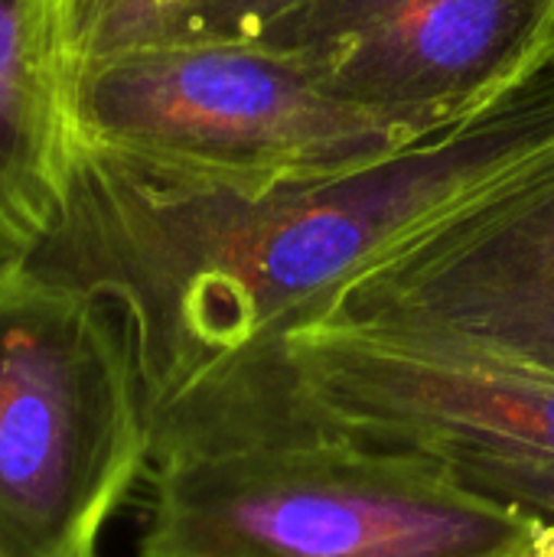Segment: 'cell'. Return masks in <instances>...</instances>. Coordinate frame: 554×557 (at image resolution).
<instances>
[{"mask_svg":"<svg viewBox=\"0 0 554 557\" xmlns=\"http://www.w3.org/2000/svg\"><path fill=\"white\" fill-rule=\"evenodd\" d=\"M193 0H69L65 33L72 65L157 39Z\"/></svg>","mask_w":554,"mask_h":557,"instance_id":"cell-9","label":"cell"},{"mask_svg":"<svg viewBox=\"0 0 554 557\" xmlns=\"http://www.w3.org/2000/svg\"><path fill=\"white\" fill-rule=\"evenodd\" d=\"M554 157V59L493 108L369 166L242 193L72 131L26 274L124 320L150 454L389 248Z\"/></svg>","mask_w":554,"mask_h":557,"instance_id":"cell-1","label":"cell"},{"mask_svg":"<svg viewBox=\"0 0 554 557\" xmlns=\"http://www.w3.org/2000/svg\"><path fill=\"white\" fill-rule=\"evenodd\" d=\"M451 473L470 490L535 512L554 516V463L535 460H500V457H447Z\"/></svg>","mask_w":554,"mask_h":557,"instance_id":"cell-10","label":"cell"},{"mask_svg":"<svg viewBox=\"0 0 554 557\" xmlns=\"http://www.w3.org/2000/svg\"><path fill=\"white\" fill-rule=\"evenodd\" d=\"M310 323L554 379V157L389 248Z\"/></svg>","mask_w":554,"mask_h":557,"instance_id":"cell-6","label":"cell"},{"mask_svg":"<svg viewBox=\"0 0 554 557\" xmlns=\"http://www.w3.org/2000/svg\"><path fill=\"white\" fill-rule=\"evenodd\" d=\"M69 117L85 140L242 193L408 147L300 55L258 39H160L82 59L69 72Z\"/></svg>","mask_w":554,"mask_h":557,"instance_id":"cell-4","label":"cell"},{"mask_svg":"<svg viewBox=\"0 0 554 557\" xmlns=\"http://www.w3.org/2000/svg\"><path fill=\"white\" fill-rule=\"evenodd\" d=\"M258 42L405 144L493 108L554 59V0H307Z\"/></svg>","mask_w":554,"mask_h":557,"instance_id":"cell-7","label":"cell"},{"mask_svg":"<svg viewBox=\"0 0 554 557\" xmlns=\"http://www.w3.org/2000/svg\"><path fill=\"white\" fill-rule=\"evenodd\" d=\"M0 557H7V552H3V548H0Z\"/></svg>","mask_w":554,"mask_h":557,"instance_id":"cell-13","label":"cell"},{"mask_svg":"<svg viewBox=\"0 0 554 557\" xmlns=\"http://www.w3.org/2000/svg\"><path fill=\"white\" fill-rule=\"evenodd\" d=\"M150 470V424L118 310L16 271L0 281V548L98 557Z\"/></svg>","mask_w":554,"mask_h":557,"instance_id":"cell-3","label":"cell"},{"mask_svg":"<svg viewBox=\"0 0 554 557\" xmlns=\"http://www.w3.org/2000/svg\"><path fill=\"white\" fill-rule=\"evenodd\" d=\"M327 437L438 460L554 463V379L336 326H297L153 463L248 441Z\"/></svg>","mask_w":554,"mask_h":557,"instance_id":"cell-5","label":"cell"},{"mask_svg":"<svg viewBox=\"0 0 554 557\" xmlns=\"http://www.w3.org/2000/svg\"><path fill=\"white\" fill-rule=\"evenodd\" d=\"M539 522L428 454L248 441L150 467L140 557H535Z\"/></svg>","mask_w":554,"mask_h":557,"instance_id":"cell-2","label":"cell"},{"mask_svg":"<svg viewBox=\"0 0 554 557\" xmlns=\"http://www.w3.org/2000/svg\"><path fill=\"white\" fill-rule=\"evenodd\" d=\"M307 0H193L157 39H258Z\"/></svg>","mask_w":554,"mask_h":557,"instance_id":"cell-11","label":"cell"},{"mask_svg":"<svg viewBox=\"0 0 554 557\" xmlns=\"http://www.w3.org/2000/svg\"><path fill=\"white\" fill-rule=\"evenodd\" d=\"M69 0H0V281L49 235L65 189Z\"/></svg>","mask_w":554,"mask_h":557,"instance_id":"cell-8","label":"cell"},{"mask_svg":"<svg viewBox=\"0 0 554 557\" xmlns=\"http://www.w3.org/2000/svg\"><path fill=\"white\" fill-rule=\"evenodd\" d=\"M535 557H554V516L539 522V532H535Z\"/></svg>","mask_w":554,"mask_h":557,"instance_id":"cell-12","label":"cell"}]
</instances>
